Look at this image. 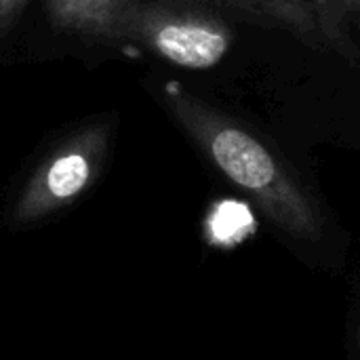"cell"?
<instances>
[{
  "instance_id": "obj_1",
  "label": "cell",
  "mask_w": 360,
  "mask_h": 360,
  "mask_svg": "<svg viewBox=\"0 0 360 360\" xmlns=\"http://www.w3.org/2000/svg\"><path fill=\"white\" fill-rule=\"evenodd\" d=\"M165 105L200 152L240 188L283 232L319 240L323 217L293 169L236 118L179 89H165Z\"/></svg>"
},
{
  "instance_id": "obj_2",
  "label": "cell",
  "mask_w": 360,
  "mask_h": 360,
  "mask_svg": "<svg viewBox=\"0 0 360 360\" xmlns=\"http://www.w3.org/2000/svg\"><path fill=\"white\" fill-rule=\"evenodd\" d=\"M127 40L186 70H211L232 49L234 32L215 6L202 0H141Z\"/></svg>"
},
{
  "instance_id": "obj_3",
  "label": "cell",
  "mask_w": 360,
  "mask_h": 360,
  "mask_svg": "<svg viewBox=\"0 0 360 360\" xmlns=\"http://www.w3.org/2000/svg\"><path fill=\"white\" fill-rule=\"evenodd\" d=\"M110 148V127L91 122L61 141L32 173L13 209V221L25 226L78 200L101 175Z\"/></svg>"
},
{
  "instance_id": "obj_4",
  "label": "cell",
  "mask_w": 360,
  "mask_h": 360,
  "mask_svg": "<svg viewBox=\"0 0 360 360\" xmlns=\"http://www.w3.org/2000/svg\"><path fill=\"white\" fill-rule=\"evenodd\" d=\"M215 8L281 27L297 36L302 42L356 57L359 49L350 40L348 21L329 11L319 0H202Z\"/></svg>"
},
{
  "instance_id": "obj_5",
  "label": "cell",
  "mask_w": 360,
  "mask_h": 360,
  "mask_svg": "<svg viewBox=\"0 0 360 360\" xmlns=\"http://www.w3.org/2000/svg\"><path fill=\"white\" fill-rule=\"evenodd\" d=\"M141 0H44L51 25L89 42L127 40L129 21Z\"/></svg>"
},
{
  "instance_id": "obj_6",
  "label": "cell",
  "mask_w": 360,
  "mask_h": 360,
  "mask_svg": "<svg viewBox=\"0 0 360 360\" xmlns=\"http://www.w3.org/2000/svg\"><path fill=\"white\" fill-rule=\"evenodd\" d=\"M251 215L247 207L236 202H224L213 209L207 219V234L209 240L217 247H232L234 243L243 240L251 230Z\"/></svg>"
},
{
  "instance_id": "obj_7",
  "label": "cell",
  "mask_w": 360,
  "mask_h": 360,
  "mask_svg": "<svg viewBox=\"0 0 360 360\" xmlns=\"http://www.w3.org/2000/svg\"><path fill=\"white\" fill-rule=\"evenodd\" d=\"M27 2L30 0H0V36H4L15 25Z\"/></svg>"
},
{
  "instance_id": "obj_8",
  "label": "cell",
  "mask_w": 360,
  "mask_h": 360,
  "mask_svg": "<svg viewBox=\"0 0 360 360\" xmlns=\"http://www.w3.org/2000/svg\"><path fill=\"white\" fill-rule=\"evenodd\" d=\"M354 2V6H356V11H359V15H360V0H352Z\"/></svg>"
}]
</instances>
